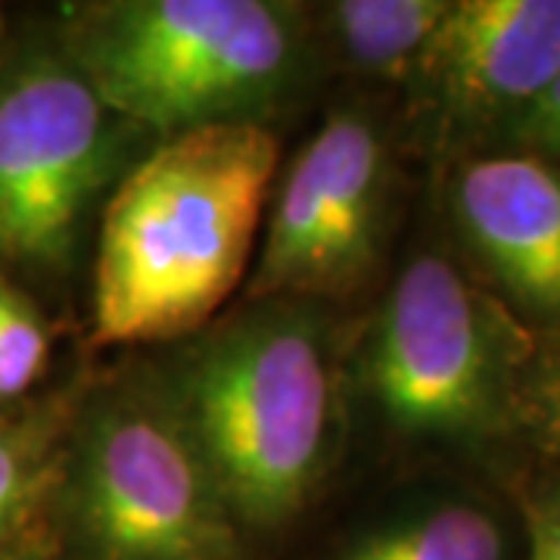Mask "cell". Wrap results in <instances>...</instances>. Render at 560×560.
<instances>
[{"label": "cell", "instance_id": "1", "mask_svg": "<svg viewBox=\"0 0 560 560\" xmlns=\"http://www.w3.org/2000/svg\"><path fill=\"white\" fill-rule=\"evenodd\" d=\"M278 138L212 125L162 138L116 184L94 256V342L178 340L209 324L253 265Z\"/></svg>", "mask_w": 560, "mask_h": 560}, {"label": "cell", "instance_id": "2", "mask_svg": "<svg viewBox=\"0 0 560 560\" xmlns=\"http://www.w3.org/2000/svg\"><path fill=\"white\" fill-rule=\"evenodd\" d=\"M160 389L243 529H278L330 460L337 374L302 300L253 302L184 346Z\"/></svg>", "mask_w": 560, "mask_h": 560}, {"label": "cell", "instance_id": "3", "mask_svg": "<svg viewBox=\"0 0 560 560\" xmlns=\"http://www.w3.org/2000/svg\"><path fill=\"white\" fill-rule=\"evenodd\" d=\"M536 349L464 261L423 249L368 327L361 386L399 442L489 464L517 448V386Z\"/></svg>", "mask_w": 560, "mask_h": 560}, {"label": "cell", "instance_id": "4", "mask_svg": "<svg viewBox=\"0 0 560 560\" xmlns=\"http://www.w3.org/2000/svg\"><path fill=\"white\" fill-rule=\"evenodd\" d=\"M300 7L278 0H109L72 13L62 54L121 121L172 138L261 125L302 72Z\"/></svg>", "mask_w": 560, "mask_h": 560}, {"label": "cell", "instance_id": "5", "mask_svg": "<svg viewBox=\"0 0 560 560\" xmlns=\"http://www.w3.org/2000/svg\"><path fill=\"white\" fill-rule=\"evenodd\" d=\"M72 521L84 560H243V526L160 383L91 405Z\"/></svg>", "mask_w": 560, "mask_h": 560}, {"label": "cell", "instance_id": "6", "mask_svg": "<svg viewBox=\"0 0 560 560\" xmlns=\"http://www.w3.org/2000/svg\"><path fill=\"white\" fill-rule=\"evenodd\" d=\"M121 119L66 54L0 75V259L62 268L81 221L116 175Z\"/></svg>", "mask_w": 560, "mask_h": 560}, {"label": "cell", "instance_id": "7", "mask_svg": "<svg viewBox=\"0 0 560 560\" xmlns=\"http://www.w3.org/2000/svg\"><path fill=\"white\" fill-rule=\"evenodd\" d=\"M389 194L393 156L383 128L359 106L334 109L280 178L249 302L355 293L377 268Z\"/></svg>", "mask_w": 560, "mask_h": 560}, {"label": "cell", "instance_id": "8", "mask_svg": "<svg viewBox=\"0 0 560 560\" xmlns=\"http://www.w3.org/2000/svg\"><path fill=\"white\" fill-rule=\"evenodd\" d=\"M558 72L560 0H448L408 84L452 165L489 153Z\"/></svg>", "mask_w": 560, "mask_h": 560}, {"label": "cell", "instance_id": "9", "mask_svg": "<svg viewBox=\"0 0 560 560\" xmlns=\"http://www.w3.org/2000/svg\"><path fill=\"white\" fill-rule=\"evenodd\" d=\"M445 212L464 265L539 342H560V165L492 150L452 162Z\"/></svg>", "mask_w": 560, "mask_h": 560}, {"label": "cell", "instance_id": "10", "mask_svg": "<svg viewBox=\"0 0 560 560\" xmlns=\"http://www.w3.org/2000/svg\"><path fill=\"white\" fill-rule=\"evenodd\" d=\"M517 511L464 482H436L361 526L330 560H523Z\"/></svg>", "mask_w": 560, "mask_h": 560}, {"label": "cell", "instance_id": "11", "mask_svg": "<svg viewBox=\"0 0 560 560\" xmlns=\"http://www.w3.org/2000/svg\"><path fill=\"white\" fill-rule=\"evenodd\" d=\"M448 0H337L324 7L327 38L352 69L408 81Z\"/></svg>", "mask_w": 560, "mask_h": 560}, {"label": "cell", "instance_id": "12", "mask_svg": "<svg viewBox=\"0 0 560 560\" xmlns=\"http://www.w3.org/2000/svg\"><path fill=\"white\" fill-rule=\"evenodd\" d=\"M517 448L560 470V346L539 342L517 386Z\"/></svg>", "mask_w": 560, "mask_h": 560}, {"label": "cell", "instance_id": "13", "mask_svg": "<svg viewBox=\"0 0 560 560\" xmlns=\"http://www.w3.org/2000/svg\"><path fill=\"white\" fill-rule=\"evenodd\" d=\"M47 352L50 337L35 305L0 283V399L22 396L38 381Z\"/></svg>", "mask_w": 560, "mask_h": 560}, {"label": "cell", "instance_id": "14", "mask_svg": "<svg viewBox=\"0 0 560 560\" xmlns=\"http://www.w3.org/2000/svg\"><path fill=\"white\" fill-rule=\"evenodd\" d=\"M508 486L521 517L523 560H560V470L539 464L508 477Z\"/></svg>", "mask_w": 560, "mask_h": 560}, {"label": "cell", "instance_id": "15", "mask_svg": "<svg viewBox=\"0 0 560 560\" xmlns=\"http://www.w3.org/2000/svg\"><path fill=\"white\" fill-rule=\"evenodd\" d=\"M492 150L529 153L560 165V72L521 119L501 135Z\"/></svg>", "mask_w": 560, "mask_h": 560}, {"label": "cell", "instance_id": "16", "mask_svg": "<svg viewBox=\"0 0 560 560\" xmlns=\"http://www.w3.org/2000/svg\"><path fill=\"white\" fill-rule=\"evenodd\" d=\"M38 486V460L32 445L0 430V541L10 539V533L22 521L28 501Z\"/></svg>", "mask_w": 560, "mask_h": 560}, {"label": "cell", "instance_id": "17", "mask_svg": "<svg viewBox=\"0 0 560 560\" xmlns=\"http://www.w3.org/2000/svg\"><path fill=\"white\" fill-rule=\"evenodd\" d=\"M0 560H47L44 558V551H40L38 545H32V541L25 539H3L0 541Z\"/></svg>", "mask_w": 560, "mask_h": 560}, {"label": "cell", "instance_id": "18", "mask_svg": "<svg viewBox=\"0 0 560 560\" xmlns=\"http://www.w3.org/2000/svg\"><path fill=\"white\" fill-rule=\"evenodd\" d=\"M7 35V22H3V10H0V40Z\"/></svg>", "mask_w": 560, "mask_h": 560}, {"label": "cell", "instance_id": "19", "mask_svg": "<svg viewBox=\"0 0 560 560\" xmlns=\"http://www.w3.org/2000/svg\"><path fill=\"white\" fill-rule=\"evenodd\" d=\"M548 346H560V342H548Z\"/></svg>", "mask_w": 560, "mask_h": 560}]
</instances>
